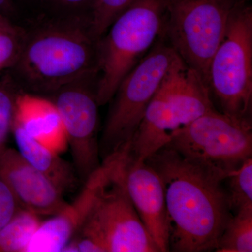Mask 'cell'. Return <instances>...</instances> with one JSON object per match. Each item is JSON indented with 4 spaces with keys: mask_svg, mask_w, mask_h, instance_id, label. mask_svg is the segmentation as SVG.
Here are the masks:
<instances>
[{
    "mask_svg": "<svg viewBox=\"0 0 252 252\" xmlns=\"http://www.w3.org/2000/svg\"><path fill=\"white\" fill-rule=\"evenodd\" d=\"M21 209L9 186L0 175V228Z\"/></svg>",
    "mask_w": 252,
    "mask_h": 252,
    "instance_id": "cell-23",
    "label": "cell"
},
{
    "mask_svg": "<svg viewBox=\"0 0 252 252\" xmlns=\"http://www.w3.org/2000/svg\"><path fill=\"white\" fill-rule=\"evenodd\" d=\"M232 210L252 209V158H248L226 178Z\"/></svg>",
    "mask_w": 252,
    "mask_h": 252,
    "instance_id": "cell-19",
    "label": "cell"
},
{
    "mask_svg": "<svg viewBox=\"0 0 252 252\" xmlns=\"http://www.w3.org/2000/svg\"><path fill=\"white\" fill-rule=\"evenodd\" d=\"M59 15L89 14L94 0H45Z\"/></svg>",
    "mask_w": 252,
    "mask_h": 252,
    "instance_id": "cell-24",
    "label": "cell"
},
{
    "mask_svg": "<svg viewBox=\"0 0 252 252\" xmlns=\"http://www.w3.org/2000/svg\"><path fill=\"white\" fill-rule=\"evenodd\" d=\"M21 91L9 76L0 80V154L7 148L6 143L14 125L16 98Z\"/></svg>",
    "mask_w": 252,
    "mask_h": 252,
    "instance_id": "cell-20",
    "label": "cell"
},
{
    "mask_svg": "<svg viewBox=\"0 0 252 252\" xmlns=\"http://www.w3.org/2000/svg\"><path fill=\"white\" fill-rule=\"evenodd\" d=\"M182 127L162 84L146 109L126 152L132 162H142L163 148Z\"/></svg>",
    "mask_w": 252,
    "mask_h": 252,
    "instance_id": "cell-13",
    "label": "cell"
},
{
    "mask_svg": "<svg viewBox=\"0 0 252 252\" xmlns=\"http://www.w3.org/2000/svg\"><path fill=\"white\" fill-rule=\"evenodd\" d=\"M161 178L169 219V248L177 252L216 250L233 217L224 175L164 147L146 161Z\"/></svg>",
    "mask_w": 252,
    "mask_h": 252,
    "instance_id": "cell-1",
    "label": "cell"
},
{
    "mask_svg": "<svg viewBox=\"0 0 252 252\" xmlns=\"http://www.w3.org/2000/svg\"><path fill=\"white\" fill-rule=\"evenodd\" d=\"M109 167V160L102 162L100 167L83 183L82 190L72 203L67 204L59 214L42 221L26 252L62 251L89 216Z\"/></svg>",
    "mask_w": 252,
    "mask_h": 252,
    "instance_id": "cell-12",
    "label": "cell"
},
{
    "mask_svg": "<svg viewBox=\"0 0 252 252\" xmlns=\"http://www.w3.org/2000/svg\"><path fill=\"white\" fill-rule=\"evenodd\" d=\"M241 1L167 0L161 35L207 86L210 61Z\"/></svg>",
    "mask_w": 252,
    "mask_h": 252,
    "instance_id": "cell-5",
    "label": "cell"
},
{
    "mask_svg": "<svg viewBox=\"0 0 252 252\" xmlns=\"http://www.w3.org/2000/svg\"><path fill=\"white\" fill-rule=\"evenodd\" d=\"M165 147L228 177L252 157V122L212 109L176 130Z\"/></svg>",
    "mask_w": 252,
    "mask_h": 252,
    "instance_id": "cell-8",
    "label": "cell"
},
{
    "mask_svg": "<svg viewBox=\"0 0 252 252\" xmlns=\"http://www.w3.org/2000/svg\"><path fill=\"white\" fill-rule=\"evenodd\" d=\"M180 59L162 35L118 87L99 140L102 161L127 151L149 102Z\"/></svg>",
    "mask_w": 252,
    "mask_h": 252,
    "instance_id": "cell-4",
    "label": "cell"
},
{
    "mask_svg": "<svg viewBox=\"0 0 252 252\" xmlns=\"http://www.w3.org/2000/svg\"><path fill=\"white\" fill-rule=\"evenodd\" d=\"M15 12L14 5L12 0H0V14L7 18Z\"/></svg>",
    "mask_w": 252,
    "mask_h": 252,
    "instance_id": "cell-25",
    "label": "cell"
},
{
    "mask_svg": "<svg viewBox=\"0 0 252 252\" xmlns=\"http://www.w3.org/2000/svg\"><path fill=\"white\" fill-rule=\"evenodd\" d=\"M162 86L182 127L216 109L207 86L180 58L167 74Z\"/></svg>",
    "mask_w": 252,
    "mask_h": 252,
    "instance_id": "cell-15",
    "label": "cell"
},
{
    "mask_svg": "<svg viewBox=\"0 0 252 252\" xmlns=\"http://www.w3.org/2000/svg\"><path fill=\"white\" fill-rule=\"evenodd\" d=\"M98 72L91 73L49 94L62 119L73 166L82 183L102 165L98 140Z\"/></svg>",
    "mask_w": 252,
    "mask_h": 252,
    "instance_id": "cell-9",
    "label": "cell"
},
{
    "mask_svg": "<svg viewBox=\"0 0 252 252\" xmlns=\"http://www.w3.org/2000/svg\"><path fill=\"white\" fill-rule=\"evenodd\" d=\"M207 87L217 110L243 120L252 114V7L242 0L210 61Z\"/></svg>",
    "mask_w": 252,
    "mask_h": 252,
    "instance_id": "cell-6",
    "label": "cell"
},
{
    "mask_svg": "<svg viewBox=\"0 0 252 252\" xmlns=\"http://www.w3.org/2000/svg\"><path fill=\"white\" fill-rule=\"evenodd\" d=\"M167 0H135L98 41L97 102L112 100L118 87L162 34Z\"/></svg>",
    "mask_w": 252,
    "mask_h": 252,
    "instance_id": "cell-3",
    "label": "cell"
},
{
    "mask_svg": "<svg viewBox=\"0 0 252 252\" xmlns=\"http://www.w3.org/2000/svg\"><path fill=\"white\" fill-rule=\"evenodd\" d=\"M0 175L23 210L39 217H52L67 205L61 189L16 149L7 147L0 154Z\"/></svg>",
    "mask_w": 252,
    "mask_h": 252,
    "instance_id": "cell-11",
    "label": "cell"
},
{
    "mask_svg": "<svg viewBox=\"0 0 252 252\" xmlns=\"http://www.w3.org/2000/svg\"><path fill=\"white\" fill-rule=\"evenodd\" d=\"M218 252H252V209L235 213L219 242Z\"/></svg>",
    "mask_w": 252,
    "mask_h": 252,
    "instance_id": "cell-18",
    "label": "cell"
},
{
    "mask_svg": "<svg viewBox=\"0 0 252 252\" xmlns=\"http://www.w3.org/2000/svg\"><path fill=\"white\" fill-rule=\"evenodd\" d=\"M110 167L89 216L76 234L92 238L105 252H159L127 193L124 157L107 159ZM75 234V235H76Z\"/></svg>",
    "mask_w": 252,
    "mask_h": 252,
    "instance_id": "cell-7",
    "label": "cell"
},
{
    "mask_svg": "<svg viewBox=\"0 0 252 252\" xmlns=\"http://www.w3.org/2000/svg\"><path fill=\"white\" fill-rule=\"evenodd\" d=\"M135 0H94L89 17L93 32L100 39L113 21Z\"/></svg>",
    "mask_w": 252,
    "mask_h": 252,
    "instance_id": "cell-21",
    "label": "cell"
},
{
    "mask_svg": "<svg viewBox=\"0 0 252 252\" xmlns=\"http://www.w3.org/2000/svg\"><path fill=\"white\" fill-rule=\"evenodd\" d=\"M89 14L59 15L25 32L13 69L26 89L51 94L79 78L98 72V41Z\"/></svg>",
    "mask_w": 252,
    "mask_h": 252,
    "instance_id": "cell-2",
    "label": "cell"
},
{
    "mask_svg": "<svg viewBox=\"0 0 252 252\" xmlns=\"http://www.w3.org/2000/svg\"><path fill=\"white\" fill-rule=\"evenodd\" d=\"M12 23L9 21V18L0 14V26H6Z\"/></svg>",
    "mask_w": 252,
    "mask_h": 252,
    "instance_id": "cell-26",
    "label": "cell"
},
{
    "mask_svg": "<svg viewBox=\"0 0 252 252\" xmlns=\"http://www.w3.org/2000/svg\"><path fill=\"white\" fill-rule=\"evenodd\" d=\"M41 223L39 215L20 209L0 228V252H26Z\"/></svg>",
    "mask_w": 252,
    "mask_h": 252,
    "instance_id": "cell-17",
    "label": "cell"
},
{
    "mask_svg": "<svg viewBox=\"0 0 252 252\" xmlns=\"http://www.w3.org/2000/svg\"><path fill=\"white\" fill-rule=\"evenodd\" d=\"M124 170L127 193L141 220L159 251H170L168 214L161 178L147 162H132L125 155Z\"/></svg>",
    "mask_w": 252,
    "mask_h": 252,
    "instance_id": "cell-10",
    "label": "cell"
},
{
    "mask_svg": "<svg viewBox=\"0 0 252 252\" xmlns=\"http://www.w3.org/2000/svg\"><path fill=\"white\" fill-rule=\"evenodd\" d=\"M25 31L13 23L0 26V72L13 68L22 49Z\"/></svg>",
    "mask_w": 252,
    "mask_h": 252,
    "instance_id": "cell-22",
    "label": "cell"
},
{
    "mask_svg": "<svg viewBox=\"0 0 252 252\" xmlns=\"http://www.w3.org/2000/svg\"><path fill=\"white\" fill-rule=\"evenodd\" d=\"M56 153L64 152L67 140L61 116L51 99L21 91L16 102L14 125Z\"/></svg>",
    "mask_w": 252,
    "mask_h": 252,
    "instance_id": "cell-14",
    "label": "cell"
},
{
    "mask_svg": "<svg viewBox=\"0 0 252 252\" xmlns=\"http://www.w3.org/2000/svg\"><path fill=\"white\" fill-rule=\"evenodd\" d=\"M12 132L18 152L26 161L55 184L63 193L77 189L81 181L75 169L56 153L28 135L18 126H13Z\"/></svg>",
    "mask_w": 252,
    "mask_h": 252,
    "instance_id": "cell-16",
    "label": "cell"
}]
</instances>
